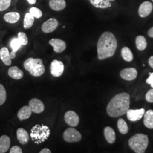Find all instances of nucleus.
I'll use <instances>...</instances> for the list:
<instances>
[{"instance_id": "f3484780", "label": "nucleus", "mask_w": 153, "mask_h": 153, "mask_svg": "<svg viewBox=\"0 0 153 153\" xmlns=\"http://www.w3.org/2000/svg\"><path fill=\"white\" fill-rule=\"evenodd\" d=\"M16 136L19 142L22 145H26L29 141V134L27 131L22 128H20L17 130Z\"/></svg>"}, {"instance_id": "2f4dec72", "label": "nucleus", "mask_w": 153, "mask_h": 153, "mask_svg": "<svg viewBox=\"0 0 153 153\" xmlns=\"http://www.w3.org/2000/svg\"><path fill=\"white\" fill-rule=\"evenodd\" d=\"M6 91L4 86L0 84V105L4 104L6 100Z\"/></svg>"}, {"instance_id": "423d86ee", "label": "nucleus", "mask_w": 153, "mask_h": 153, "mask_svg": "<svg viewBox=\"0 0 153 153\" xmlns=\"http://www.w3.org/2000/svg\"><path fill=\"white\" fill-rule=\"evenodd\" d=\"M63 138L66 142H77L81 141L82 136L75 128H70L65 131L63 134Z\"/></svg>"}, {"instance_id": "39448f33", "label": "nucleus", "mask_w": 153, "mask_h": 153, "mask_svg": "<svg viewBox=\"0 0 153 153\" xmlns=\"http://www.w3.org/2000/svg\"><path fill=\"white\" fill-rule=\"evenodd\" d=\"M51 131L48 126L43 124H36L33 126L31 130L30 136L36 144H39L44 142L49 137Z\"/></svg>"}, {"instance_id": "473e14b6", "label": "nucleus", "mask_w": 153, "mask_h": 153, "mask_svg": "<svg viewBox=\"0 0 153 153\" xmlns=\"http://www.w3.org/2000/svg\"><path fill=\"white\" fill-rule=\"evenodd\" d=\"M11 0H0V11H5L11 5Z\"/></svg>"}, {"instance_id": "20e7f679", "label": "nucleus", "mask_w": 153, "mask_h": 153, "mask_svg": "<svg viewBox=\"0 0 153 153\" xmlns=\"http://www.w3.org/2000/svg\"><path fill=\"white\" fill-rule=\"evenodd\" d=\"M24 68L32 76H41L45 72V66L43 62L40 59L28 58L25 61Z\"/></svg>"}, {"instance_id": "ddd939ff", "label": "nucleus", "mask_w": 153, "mask_h": 153, "mask_svg": "<svg viewBox=\"0 0 153 153\" xmlns=\"http://www.w3.org/2000/svg\"><path fill=\"white\" fill-rule=\"evenodd\" d=\"M29 106L32 110V112L35 114H40L44 111V104L39 99L33 98L30 100L29 102Z\"/></svg>"}, {"instance_id": "4be33fe9", "label": "nucleus", "mask_w": 153, "mask_h": 153, "mask_svg": "<svg viewBox=\"0 0 153 153\" xmlns=\"http://www.w3.org/2000/svg\"><path fill=\"white\" fill-rule=\"evenodd\" d=\"M104 134L105 138L108 143L112 144L115 142V140H116L115 132L111 127L106 126L104 128Z\"/></svg>"}, {"instance_id": "f257e3e1", "label": "nucleus", "mask_w": 153, "mask_h": 153, "mask_svg": "<svg viewBox=\"0 0 153 153\" xmlns=\"http://www.w3.org/2000/svg\"><path fill=\"white\" fill-rule=\"evenodd\" d=\"M117 46V42L114 33L109 31L103 33L97 43L98 58L104 60L112 57L115 54Z\"/></svg>"}, {"instance_id": "72a5a7b5", "label": "nucleus", "mask_w": 153, "mask_h": 153, "mask_svg": "<svg viewBox=\"0 0 153 153\" xmlns=\"http://www.w3.org/2000/svg\"><path fill=\"white\" fill-rule=\"evenodd\" d=\"M145 98L149 103H153V88L148 91L146 94Z\"/></svg>"}, {"instance_id": "ea45409f", "label": "nucleus", "mask_w": 153, "mask_h": 153, "mask_svg": "<svg viewBox=\"0 0 153 153\" xmlns=\"http://www.w3.org/2000/svg\"><path fill=\"white\" fill-rule=\"evenodd\" d=\"M10 56L11 59H14L16 56V53L12 51V52H11V53H10Z\"/></svg>"}, {"instance_id": "cd10ccee", "label": "nucleus", "mask_w": 153, "mask_h": 153, "mask_svg": "<svg viewBox=\"0 0 153 153\" xmlns=\"http://www.w3.org/2000/svg\"><path fill=\"white\" fill-rule=\"evenodd\" d=\"M117 128L120 133L123 134H126L128 133L129 128L126 121L123 119H120L117 121Z\"/></svg>"}, {"instance_id": "a19ab883", "label": "nucleus", "mask_w": 153, "mask_h": 153, "mask_svg": "<svg viewBox=\"0 0 153 153\" xmlns=\"http://www.w3.org/2000/svg\"><path fill=\"white\" fill-rule=\"evenodd\" d=\"M28 1V2L31 4V5H34L36 4L37 0H27Z\"/></svg>"}, {"instance_id": "58836bf2", "label": "nucleus", "mask_w": 153, "mask_h": 153, "mask_svg": "<svg viewBox=\"0 0 153 153\" xmlns=\"http://www.w3.org/2000/svg\"><path fill=\"white\" fill-rule=\"evenodd\" d=\"M148 35L150 38H153V27L151 28L148 31Z\"/></svg>"}, {"instance_id": "c756f323", "label": "nucleus", "mask_w": 153, "mask_h": 153, "mask_svg": "<svg viewBox=\"0 0 153 153\" xmlns=\"http://www.w3.org/2000/svg\"><path fill=\"white\" fill-rule=\"evenodd\" d=\"M30 14H31L35 18H40L43 16V13L40 9H39L38 7H33L30 9L29 11Z\"/></svg>"}, {"instance_id": "0eeeda50", "label": "nucleus", "mask_w": 153, "mask_h": 153, "mask_svg": "<svg viewBox=\"0 0 153 153\" xmlns=\"http://www.w3.org/2000/svg\"><path fill=\"white\" fill-rule=\"evenodd\" d=\"M64 71V65L60 61L54 60L51 64L50 72L53 76L59 77L61 76Z\"/></svg>"}, {"instance_id": "412c9836", "label": "nucleus", "mask_w": 153, "mask_h": 153, "mask_svg": "<svg viewBox=\"0 0 153 153\" xmlns=\"http://www.w3.org/2000/svg\"><path fill=\"white\" fill-rule=\"evenodd\" d=\"M20 19V14L18 12H9L6 13L4 16L5 22L10 24H14L18 22Z\"/></svg>"}, {"instance_id": "79ce46f5", "label": "nucleus", "mask_w": 153, "mask_h": 153, "mask_svg": "<svg viewBox=\"0 0 153 153\" xmlns=\"http://www.w3.org/2000/svg\"><path fill=\"white\" fill-rule=\"evenodd\" d=\"M109 1H115V0H109Z\"/></svg>"}, {"instance_id": "c85d7f7f", "label": "nucleus", "mask_w": 153, "mask_h": 153, "mask_svg": "<svg viewBox=\"0 0 153 153\" xmlns=\"http://www.w3.org/2000/svg\"><path fill=\"white\" fill-rule=\"evenodd\" d=\"M21 46L22 45L20 43L17 38H14L11 39L10 47L12 49V51L16 53V52L18 51V49L21 48Z\"/></svg>"}, {"instance_id": "393cba45", "label": "nucleus", "mask_w": 153, "mask_h": 153, "mask_svg": "<svg viewBox=\"0 0 153 153\" xmlns=\"http://www.w3.org/2000/svg\"><path fill=\"white\" fill-rule=\"evenodd\" d=\"M35 22V18L30 14V13H27L25 14L23 20V27L25 29H29L33 25Z\"/></svg>"}, {"instance_id": "b1692460", "label": "nucleus", "mask_w": 153, "mask_h": 153, "mask_svg": "<svg viewBox=\"0 0 153 153\" xmlns=\"http://www.w3.org/2000/svg\"><path fill=\"white\" fill-rule=\"evenodd\" d=\"M143 123L149 129H153V110H148L144 114Z\"/></svg>"}, {"instance_id": "4468645a", "label": "nucleus", "mask_w": 153, "mask_h": 153, "mask_svg": "<svg viewBox=\"0 0 153 153\" xmlns=\"http://www.w3.org/2000/svg\"><path fill=\"white\" fill-rule=\"evenodd\" d=\"M153 9V4L150 2L145 1L139 7L138 14L142 18H145L152 13Z\"/></svg>"}, {"instance_id": "5701e85b", "label": "nucleus", "mask_w": 153, "mask_h": 153, "mask_svg": "<svg viewBox=\"0 0 153 153\" xmlns=\"http://www.w3.org/2000/svg\"><path fill=\"white\" fill-rule=\"evenodd\" d=\"M91 4L96 8L107 9L111 7L109 0H88Z\"/></svg>"}, {"instance_id": "7c9ffc66", "label": "nucleus", "mask_w": 153, "mask_h": 153, "mask_svg": "<svg viewBox=\"0 0 153 153\" xmlns=\"http://www.w3.org/2000/svg\"><path fill=\"white\" fill-rule=\"evenodd\" d=\"M17 38L22 45H26L28 43L27 36L25 33L19 32L18 34Z\"/></svg>"}, {"instance_id": "6ab92c4d", "label": "nucleus", "mask_w": 153, "mask_h": 153, "mask_svg": "<svg viewBox=\"0 0 153 153\" xmlns=\"http://www.w3.org/2000/svg\"><path fill=\"white\" fill-rule=\"evenodd\" d=\"M0 59L6 65H11V59L10 56V52L6 47H3L0 49Z\"/></svg>"}, {"instance_id": "2eb2a0df", "label": "nucleus", "mask_w": 153, "mask_h": 153, "mask_svg": "<svg viewBox=\"0 0 153 153\" xmlns=\"http://www.w3.org/2000/svg\"><path fill=\"white\" fill-rule=\"evenodd\" d=\"M49 6L54 11H61L65 8L66 3L65 0H49Z\"/></svg>"}, {"instance_id": "9b49d317", "label": "nucleus", "mask_w": 153, "mask_h": 153, "mask_svg": "<svg viewBox=\"0 0 153 153\" xmlns=\"http://www.w3.org/2000/svg\"><path fill=\"white\" fill-rule=\"evenodd\" d=\"M145 114V109H128L126 112L127 117L129 120L131 121H136L141 119Z\"/></svg>"}, {"instance_id": "c9c22d12", "label": "nucleus", "mask_w": 153, "mask_h": 153, "mask_svg": "<svg viewBox=\"0 0 153 153\" xmlns=\"http://www.w3.org/2000/svg\"><path fill=\"white\" fill-rule=\"evenodd\" d=\"M150 76L146 79V83L148 84H150L151 87L153 88V73H149Z\"/></svg>"}, {"instance_id": "6e6552de", "label": "nucleus", "mask_w": 153, "mask_h": 153, "mask_svg": "<svg viewBox=\"0 0 153 153\" xmlns=\"http://www.w3.org/2000/svg\"><path fill=\"white\" fill-rule=\"evenodd\" d=\"M59 26V21L54 18H51L42 24V30L43 32L46 33L55 31Z\"/></svg>"}, {"instance_id": "1a4fd4ad", "label": "nucleus", "mask_w": 153, "mask_h": 153, "mask_svg": "<svg viewBox=\"0 0 153 153\" xmlns=\"http://www.w3.org/2000/svg\"><path fill=\"white\" fill-rule=\"evenodd\" d=\"M64 120L68 125L76 127L79 123V117L74 111H68L64 115Z\"/></svg>"}, {"instance_id": "f704fd0d", "label": "nucleus", "mask_w": 153, "mask_h": 153, "mask_svg": "<svg viewBox=\"0 0 153 153\" xmlns=\"http://www.w3.org/2000/svg\"><path fill=\"white\" fill-rule=\"evenodd\" d=\"M22 149L18 146H14L10 149V153H22Z\"/></svg>"}, {"instance_id": "e433bc0d", "label": "nucleus", "mask_w": 153, "mask_h": 153, "mask_svg": "<svg viewBox=\"0 0 153 153\" xmlns=\"http://www.w3.org/2000/svg\"><path fill=\"white\" fill-rule=\"evenodd\" d=\"M148 62H149V65L153 69V56H151V57L149 58V61H148Z\"/></svg>"}, {"instance_id": "aec40b11", "label": "nucleus", "mask_w": 153, "mask_h": 153, "mask_svg": "<svg viewBox=\"0 0 153 153\" xmlns=\"http://www.w3.org/2000/svg\"><path fill=\"white\" fill-rule=\"evenodd\" d=\"M9 76L13 79L19 80L23 78L24 73L22 70L19 69L17 66H12L8 70Z\"/></svg>"}, {"instance_id": "f8f14e48", "label": "nucleus", "mask_w": 153, "mask_h": 153, "mask_svg": "<svg viewBox=\"0 0 153 153\" xmlns=\"http://www.w3.org/2000/svg\"><path fill=\"white\" fill-rule=\"evenodd\" d=\"M49 44L53 47L54 51L56 53H61L66 48L65 42L60 39H52L49 40Z\"/></svg>"}, {"instance_id": "a878e982", "label": "nucleus", "mask_w": 153, "mask_h": 153, "mask_svg": "<svg viewBox=\"0 0 153 153\" xmlns=\"http://www.w3.org/2000/svg\"><path fill=\"white\" fill-rule=\"evenodd\" d=\"M136 44L137 49L140 51H143L147 47V41L146 38L142 35L138 36L136 39Z\"/></svg>"}, {"instance_id": "f03ea898", "label": "nucleus", "mask_w": 153, "mask_h": 153, "mask_svg": "<svg viewBox=\"0 0 153 153\" xmlns=\"http://www.w3.org/2000/svg\"><path fill=\"white\" fill-rule=\"evenodd\" d=\"M130 95L119 93L112 99L107 107V112L110 117H117L126 114L130 106Z\"/></svg>"}, {"instance_id": "dca6fc26", "label": "nucleus", "mask_w": 153, "mask_h": 153, "mask_svg": "<svg viewBox=\"0 0 153 153\" xmlns=\"http://www.w3.org/2000/svg\"><path fill=\"white\" fill-rule=\"evenodd\" d=\"M32 110L29 105H25L19 110L18 112V117L21 121L26 120L31 116Z\"/></svg>"}, {"instance_id": "4c0bfd02", "label": "nucleus", "mask_w": 153, "mask_h": 153, "mask_svg": "<svg viewBox=\"0 0 153 153\" xmlns=\"http://www.w3.org/2000/svg\"><path fill=\"white\" fill-rule=\"evenodd\" d=\"M40 153H51V151L47 149V148H44L43 149H42L40 152Z\"/></svg>"}, {"instance_id": "9d476101", "label": "nucleus", "mask_w": 153, "mask_h": 153, "mask_svg": "<svg viewBox=\"0 0 153 153\" xmlns=\"http://www.w3.org/2000/svg\"><path fill=\"white\" fill-rule=\"evenodd\" d=\"M138 72L133 68H128L124 69L120 72V76L126 81H133L137 78Z\"/></svg>"}, {"instance_id": "a211bd4d", "label": "nucleus", "mask_w": 153, "mask_h": 153, "mask_svg": "<svg viewBox=\"0 0 153 153\" xmlns=\"http://www.w3.org/2000/svg\"><path fill=\"white\" fill-rule=\"evenodd\" d=\"M11 141L10 138L6 135L0 137V153H5L8 151L10 146Z\"/></svg>"}, {"instance_id": "37998d69", "label": "nucleus", "mask_w": 153, "mask_h": 153, "mask_svg": "<svg viewBox=\"0 0 153 153\" xmlns=\"http://www.w3.org/2000/svg\"><path fill=\"white\" fill-rule=\"evenodd\" d=\"M152 1H153V0H152Z\"/></svg>"}, {"instance_id": "bb28decb", "label": "nucleus", "mask_w": 153, "mask_h": 153, "mask_svg": "<svg viewBox=\"0 0 153 153\" xmlns=\"http://www.w3.org/2000/svg\"><path fill=\"white\" fill-rule=\"evenodd\" d=\"M121 56L123 59L126 61L131 62L133 60V55L131 51L127 47H124L121 49Z\"/></svg>"}, {"instance_id": "7ed1b4c3", "label": "nucleus", "mask_w": 153, "mask_h": 153, "mask_svg": "<svg viewBox=\"0 0 153 153\" xmlns=\"http://www.w3.org/2000/svg\"><path fill=\"white\" fill-rule=\"evenodd\" d=\"M148 135L137 133L129 140V146L135 153H144L149 145Z\"/></svg>"}]
</instances>
